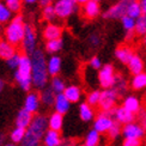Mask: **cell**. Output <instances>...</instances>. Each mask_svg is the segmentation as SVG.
<instances>
[{
	"instance_id": "cell-1",
	"label": "cell",
	"mask_w": 146,
	"mask_h": 146,
	"mask_svg": "<svg viewBox=\"0 0 146 146\" xmlns=\"http://www.w3.org/2000/svg\"><path fill=\"white\" fill-rule=\"evenodd\" d=\"M31 65H33V86L43 90L47 88L48 84V60L46 58L44 50L38 49L36 50L31 56Z\"/></svg>"
},
{
	"instance_id": "cell-2",
	"label": "cell",
	"mask_w": 146,
	"mask_h": 146,
	"mask_svg": "<svg viewBox=\"0 0 146 146\" xmlns=\"http://www.w3.org/2000/svg\"><path fill=\"white\" fill-rule=\"evenodd\" d=\"M48 129V117L44 115H35L31 125L27 128V134L22 146H38Z\"/></svg>"
},
{
	"instance_id": "cell-3",
	"label": "cell",
	"mask_w": 146,
	"mask_h": 146,
	"mask_svg": "<svg viewBox=\"0 0 146 146\" xmlns=\"http://www.w3.org/2000/svg\"><path fill=\"white\" fill-rule=\"evenodd\" d=\"M15 80L23 91H30L33 86V65L31 58L22 54L21 64L15 71Z\"/></svg>"
},
{
	"instance_id": "cell-4",
	"label": "cell",
	"mask_w": 146,
	"mask_h": 146,
	"mask_svg": "<svg viewBox=\"0 0 146 146\" xmlns=\"http://www.w3.org/2000/svg\"><path fill=\"white\" fill-rule=\"evenodd\" d=\"M25 25L24 23V18L21 15H17L12 18V21L6 24L5 30H4V35H5V40L10 42L11 44L19 46L22 44L24 35H25Z\"/></svg>"
},
{
	"instance_id": "cell-5",
	"label": "cell",
	"mask_w": 146,
	"mask_h": 146,
	"mask_svg": "<svg viewBox=\"0 0 146 146\" xmlns=\"http://www.w3.org/2000/svg\"><path fill=\"white\" fill-rule=\"evenodd\" d=\"M132 1L134 0H117L110 7H108V10L103 12L102 17L109 21H121L125 16H127V10Z\"/></svg>"
},
{
	"instance_id": "cell-6",
	"label": "cell",
	"mask_w": 146,
	"mask_h": 146,
	"mask_svg": "<svg viewBox=\"0 0 146 146\" xmlns=\"http://www.w3.org/2000/svg\"><path fill=\"white\" fill-rule=\"evenodd\" d=\"M117 73L115 71V67L113 64H104L103 67L98 71L97 74V80H98L100 86L103 90L107 89H113L115 80H116Z\"/></svg>"
},
{
	"instance_id": "cell-7",
	"label": "cell",
	"mask_w": 146,
	"mask_h": 146,
	"mask_svg": "<svg viewBox=\"0 0 146 146\" xmlns=\"http://www.w3.org/2000/svg\"><path fill=\"white\" fill-rule=\"evenodd\" d=\"M22 48L24 50V54L31 56L38 49L37 48V35L33 25L27 24L25 25V35H24V38L22 42Z\"/></svg>"
},
{
	"instance_id": "cell-8",
	"label": "cell",
	"mask_w": 146,
	"mask_h": 146,
	"mask_svg": "<svg viewBox=\"0 0 146 146\" xmlns=\"http://www.w3.org/2000/svg\"><path fill=\"white\" fill-rule=\"evenodd\" d=\"M120 95L115 91L114 89H107V90H102L101 94V101H100V109L101 111H111L116 108L117 101H119Z\"/></svg>"
},
{
	"instance_id": "cell-9",
	"label": "cell",
	"mask_w": 146,
	"mask_h": 146,
	"mask_svg": "<svg viewBox=\"0 0 146 146\" xmlns=\"http://www.w3.org/2000/svg\"><path fill=\"white\" fill-rule=\"evenodd\" d=\"M53 5L55 9L56 17L60 19H66L71 17L78 10V4L76 0H56Z\"/></svg>"
},
{
	"instance_id": "cell-10",
	"label": "cell",
	"mask_w": 146,
	"mask_h": 146,
	"mask_svg": "<svg viewBox=\"0 0 146 146\" xmlns=\"http://www.w3.org/2000/svg\"><path fill=\"white\" fill-rule=\"evenodd\" d=\"M115 123V120L111 115V111H101L94 120V129L97 131L100 134H106L109 132Z\"/></svg>"
},
{
	"instance_id": "cell-11",
	"label": "cell",
	"mask_w": 146,
	"mask_h": 146,
	"mask_svg": "<svg viewBox=\"0 0 146 146\" xmlns=\"http://www.w3.org/2000/svg\"><path fill=\"white\" fill-rule=\"evenodd\" d=\"M146 135V129L138 122H132L122 126V137L125 139H139L143 140Z\"/></svg>"
},
{
	"instance_id": "cell-12",
	"label": "cell",
	"mask_w": 146,
	"mask_h": 146,
	"mask_svg": "<svg viewBox=\"0 0 146 146\" xmlns=\"http://www.w3.org/2000/svg\"><path fill=\"white\" fill-rule=\"evenodd\" d=\"M111 115L115 120V122H117L122 126L135 122V120H137V115L132 114L131 111L127 110V109H125L122 106L116 107L114 110H111Z\"/></svg>"
},
{
	"instance_id": "cell-13",
	"label": "cell",
	"mask_w": 146,
	"mask_h": 146,
	"mask_svg": "<svg viewBox=\"0 0 146 146\" xmlns=\"http://www.w3.org/2000/svg\"><path fill=\"white\" fill-rule=\"evenodd\" d=\"M135 52L132 49L131 46H127V44H122V46H119L116 49L114 50V56L116 58V60L119 62L123 64V65H128V62L132 60V58L134 56Z\"/></svg>"
},
{
	"instance_id": "cell-14",
	"label": "cell",
	"mask_w": 146,
	"mask_h": 146,
	"mask_svg": "<svg viewBox=\"0 0 146 146\" xmlns=\"http://www.w3.org/2000/svg\"><path fill=\"white\" fill-rule=\"evenodd\" d=\"M122 107L125 109H127L128 111H131L132 114H134V115H138L143 110L141 101L135 95H127L122 101Z\"/></svg>"
},
{
	"instance_id": "cell-15",
	"label": "cell",
	"mask_w": 146,
	"mask_h": 146,
	"mask_svg": "<svg viewBox=\"0 0 146 146\" xmlns=\"http://www.w3.org/2000/svg\"><path fill=\"white\" fill-rule=\"evenodd\" d=\"M41 97L37 92H29L25 97V101H24V109L28 110L29 113L35 114L37 113V110L40 109L41 106Z\"/></svg>"
},
{
	"instance_id": "cell-16",
	"label": "cell",
	"mask_w": 146,
	"mask_h": 146,
	"mask_svg": "<svg viewBox=\"0 0 146 146\" xmlns=\"http://www.w3.org/2000/svg\"><path fill=\"white\" fill-rule=\"evenodd\" d=\"M127 68H128V72L132 76H137L145 72V61L140 54L139 53L134 54V56L132 58V60L127 65Z\"/></svg>"
},
{
	"instance_id": "cell-17",
	"label": "cell",
	"mask_w": 146,
	"mask_h": 146,
	"mask_svg": "<svg viewBox=\"0 0 146 146\" xmlns=\"http://www.w3.org/2000/svg\"><path fill=\"white\" fill-rule=\"evenodd\" d=\"M120 22H121V25H122V29L125 31V40L131 41L135 36L137 21L133 19V18H131V17H128V16H125Z\"/></svg>"
},
{
	"instance_id": "cell-18",
	"label": "cell",
	"mask_w": 146,
	"mask_h": 146,
	"mask_svg": "<svg viewBox=\"0 0 146 146\" xmlns=\"http://www.w3.org/2000/svg\"><path fill=\"white\" fill-rule=\"evenodd\" d=\"M43 38L46 41H52V40H58L61 38L62 35V28L54 23H48L43 29Z\"/></svg>"
},
{
	"instance_id": "cell-19",
	"label": "cell",
	"mask_w": 146,
	"mask_h": 146,
	"mask_svg": "<svg viewBox=\"0 0 146 146\" xmlns=\"http://www.w3.org/2000/svg\"><path fill=\"white\" fill-rule=\"evenodd\" d=\"M83 15L86 17L88 19H95L101 15V5L100 3H96L94 0H91L88 4L83 6Z\"/></svg>"
},
{
	"instance_id": "cell-20",
	"label": "cell",
	"mask_w": 146,
	"mask_h": 146,
	"mask_svg": "<svg viewBox=\"0 0 146 146\" xmlns=\"http://www.w3.org/2000/svg\"><path fill=\"white\" fill-rule=\"evenodd\" d=\"M33 120H34V115L23 108L18 111L17 116H16V127H21V128L27 129L28 127L31 125Z\"/></svg>"
},
{
	"instance_id": "cell-21",
	"label": "cell",
	"mask_w": 146,
	"mask_h": 146,
	"mask_svg": "<svg viewBox=\"0 0 146 146\" xmlns=\"http://www.w3.org/2000/svg\"><path fill=\"white\" fill-rule=\"evenodd\" d=\"M16 54H17V49L13 44H11L6 40H0V59L7 61L9 59H11Z\"/></svg>"
},
{
	"instance_id": "cell-22",
	"label": "cell",
	"mask_w": 146,
	"mask_h": 146,
	"mask_svg": "<svg viewBox=\"0 0 146 146\" xmlns=\"http://www.w3.org/2000/svg\"><path fill=\"white\" fill-rule=\"evenodd\" d=\"M79 117L84 122H90V121L95 120V109L88 104L86 102H83L79 104Z\"/></svg>"
},
{
	"instance_id": "cell-23",
	"label": "cell",
	"mask_w": 146,
	"mask_h": 146,
	"mask_svg": "<svg viewBox=\"0 0 146 146\" xmlns=\"http://www.w3.org/2000/svg\"><path fill=\"white\" fill-rule=\"evenodd\" d=\"M62 141L64 140L61 138L60 132L53 131V129H48L47 133L44 134V138H43L44 146H60Z\"/></svg>"
},
{
	"instance_id": "cell-24",
	"label": "cell",
	"mask_w": 146,
	"mask_h": 146,
	"mask_svg": "<svg viewBox=\"0 0 146 146\" xmlns=\"http://www.w3.org/2000/svg\"><path fill=\"white\" fill-rule=\"evenodd\" d=\"M82 89L78 86V85H68L66 86L65 91H64V95L65 97L67 98L71 103H77L80 101L82 98Z\"/></svg>"
},
{
	"instance_id": "cell-25",
	"label": "cell",
	"mask_w": 146,
	"mask_h": 146,
	"mask_svg": "<svg viewBox=\"0 0 146 146\" xmlns=\"http://www.w3.org/2000/svg\"><path fill=\"white\" fill-rule=\"evenodd\" d=\"M71 108V102L66 98L64 94H60V95H56V98H55V103H54V109L55 111L61 114V115H65L70 110Z\"/></svg>"
},
{
	"instance_id": "cell-26",
	"label": "cell",
	"mask_w": 146,
	"mask_h": 146,
	"mask_svg": "<svg viewBox=\"0 0 146 146\" xmlns=\"http://www.w3.org/2000/svg\"><path fill=\"white\" fill-rule=\"evenodd\" d=\"M48 73H49L50 77H56L60 71H61V65H62V61H61V58L59 55H52L49 59H48Z\"/></svg>"
},
{
	"instance_id": "cell-27",
	"label": "cell",
	"mask_w": 146,
	"mask_h": 146,
	"mask_svg": "<svg viewBox=\"0 0 146 146\" xmlns=\"http://www.w3.org/2000/svg\"><path fill=\"white\" fill-rule=\"evenodd\" d=\"M129 85H131V89L134 91L145 90L146 89V72H143L137 76H132Z\"/></svg>"
},
{
	"instance_id": "cell-28",
	"label": "cell",
	"mask_w": 146,
	"mask_h": 146,
	"mask_svg": "<svg viewBox=\"0 0 146 146\" xmlns=\"http://www.w3.org/2000/svg\"><path fill=\"white\" fill-rule=\"evenodd\" d=\"M64 125V115L59 114L56 111H54L49 117H48V126H49V129L60 132L62 128Z\"/></svg>"
},
{
	"instance_id": "cell-29",
	"label": "cell",
	"mask_w": 146,
	"mask_h": 146,
	"mask_svg": "<svg viewBox=\"0 0 146 146\" xmlns=\"http://www.w3.org/2000/svg\"><path fill=\"white\" fill-rule=\"evenodd\" d=\"M64 47V41L62 38L58 40H52V41H46L44 44V52L52 55H56V53H59Z\"/></svg>"
},
{
	"instance_id": "cell-30",
	"label": "cell",
	"mask_w": 146,
	"mask_h": 146,
	"mask_svg": "<svg viewBox=\"0 0 146 146\" xmlns=\"http://www.w3.org/2000/svg\"><path fill=\"white\" fill-rule=\"evenodd\" d=\"M40 97H41V102L43 103L44 106H54L55 98H56V94L52 90L50 86H48L42 90V92L40 94Z\"/></svg>"
},
{
	"instance_id": "cell-31",
	"label": "cell",
	"mask_w": 146,
	"mask_h": 146,
	"mask_svg": "<svg viewBox=\"0 0 146 146\" xmlns=\"http://www.w3.org/2000/svg\"><path fill=\"white\" fill-rule=\"evenodd\" d=\"M101 143V134L94 128L88 132L84 139V146H100Z\"/></svg>"
},
{
	"instance_id": "cell-32",
	"label": "cell",
	"mask_w": 146,
	"mask_h": 146,
	"mask_svg": "<svg viewBox=\"0 0 146 146\" xmlns=\"http://www.w3.org/2000/svg\"><path fill=\"white\" fill-rule=\"evenodd\" d=\"M113 89L116 91V92L122 96L127 92V90H128V82L126 80V78L122 76V74H117L116 76V80H115V84Z\"/></svg>"
},
{
	"instance_id": "cell-33",
	"label": "cell",
	"mask_w": 146,
	"mask_h": 146,
	"mask_svg": "<svg viewBox=\"0 0 146 146\" xmlns=\"http://www.w3.org/2000/svg\"><path fill=\"white\" fill-rule=\"evenodd\" d=\"M127 16L133 18V19H139L141 16H143V11L140 7V4H139L138 0H134L132 1L128 6V10H127Z\"/></svg>"
},
{
	"instance_id": "cell-34",
	"label": "cell",
	"mask_w": 146,
	"mask_h": 146,
	"mask_svg": "<svg viewBox=\"0 0 146 146\" xmlns=\"http://www.w3.org/2000/svg\"><path fill=\"white\" fill-rule=\"evenodd\" d=\"M12 18H13V13H12L7 6L0 0V23L9 24L12 21Z\"/></svg>"
},
{
	"instance_id": "cell-35",
	"label": "cell",
	"mask_w": 146,
	"mask_h": 146,
	"mask_svg": "<svg viewBox=\"0 0 146 146\" xmlns=\"http://www.w3.org/2000/svg\"><path fill=\"white\" fill-rule=\"evenodd\" d=\"M27 134V129L25 128H21V127H16L15 129H12L11 134H10V139L13 144H22L24 138Z\"/></svg>"
},
{
	"instance_id": "cell-36",
	"label": "cell",
	"mask_w": 146,
	"mask_h": 146,
	"mask_svg": "<svg viewBox=\"0 0 146 146\" xmlns=\"http://www.w3.org/2000/svg\"><path fill=\"white\" fill-rule=\"evenodd\" d=\"M49 86L52 88V90L55 92L56 95H60V94H64V91L66 89V84L64 82V79H61L60 77H53L52 80H50V85Z\"/></svg>"
},
{
	"instance_id": "cell-37",
	"label": "cell",
	"mask_w": 146,
	"mask_h": 146,
	"mask_svg": "<svg viewBox=\"0 0 146 146\" xmlns=\"http://www.w3.org/2000/svg\"><path fill=\"white\" fill-rule=\"evenodd\" d=\"M101 90H92L86 95V103L91 107H98L101 101Z\"/></svg>"
},
{
	"instance_id": "cell-38",
	"label": "cell",
	"mask_w": 146,
	"mask_h": 146,
	"mask_svg": "<svg viewBox=\"0 0 146 146\" xmlns=\"http://www.w3.org/2000/svg\"><path fill=\"white\" fill-rule=\"evenodd\" d=\"M3 3L10 9L12 13H19L23 7V0H3Z\"/></svg>"
},
{
	"instance_id": "cell-39",
	"label": "cell",
	"mask_w": 146,
	"mask_h": 146,
	"mask_svg": "<svg viewBox=\"0 0 146 146\" xmlns=\"http://www.w3.org/2000/svg\"><path fill=\"white\" fill-rule=\"evenodd\" d=\"M42 17L43 19L47 22H53L56 18V13H55V9H54V5H49L46 6V7L42 9Z\"/></svg>"
},
{
	"instance_id": "cell-40",
	"label": "cell",
	"mask_w": 146,
	"mask_h": 146,
	"mask_svg": "<svg viewBox=\"0 0 146 146\" xmlns=\"http://www.w3.org/2000/svg\"><path fill=\"white\" fill-rule=\"evenodd\" d=\"M88 43L92 49H97L102 44V36L98 33H92L89 35L88 37Z\"/></svg>"
},
{
	"instance_id": "cell-41",
	"label": "cell",
	"mask_w": 146,
	"mask_h": 146,
	"mask_svg": "<svg viewBox=\"0 0 146 146\" xmlns=\"http://www.w3.org/2000/svg\"><path fill=\"white\" fill-rule=\"evenodd\" d=\"M135 35L139 36V37H144V36H146V21H145L144 16H141L139 19H137Z\"/></svg>"
},
{
	"instance_id": "cell-42",
	"label": "cell",
	"mask_w": 146,
	"mask_h": 146,
	"mask_svg": "<svg viewBox=\"0 0 146 146\" xmlns=\"http://www.w3.org/2000/svg\"><path fill=\"white\" fill-rule=\"evenodd\" d=\"M107 135L109 139H111V140H115V139H117L120 135H122V127H121V125L115 122L114 126L107 133Z\"/></svg>"
},
{
	"instance_id": "cell-43",
	"label": "cell",
	"mask_w": 146,
	"mask_h": 146,
	"mask_svg": "<svg viewBox=\"0 0 146 146\" xmlns=\"http://www.w3.org/2000/svg\"><path fill=\"white\" fill-rule=\"evenodd\" d=\"M21 59H22V54L21 53H17L16 55H13L11 59H9L7 61H6V64H7V66H9V68L17 70L18 66H19V64H21Z\"/></svg>"
},
{
	"instance_id": "cell-44",
	"label": "cell",
	"mask_w": 146,
	"mask_h": 146,
	"mask_svg": "<svg viewBox=\"0 0 146 146\" xmlns=\"http://www.w3.org/2000/svg\"><path fill=\"white\" fill-rule=\"evenodd\" d=\"M89 65H90V67L92 68V70H96V71H100L102 67H103V62H102V60L100 56H92L90 59V61H89Z\"/></svg>"
},
{
	"instance_id": "cell-45",
	"label": "cell",
	"mask_w": 146,
	"mask_h": 146,
	"mask_svg": "<svg viewBox=\"0 0 146 146\" xmlns=\"http://www.w3.org/2000/svg\"><path fill=\"white\" fill-rule=\"evenodd\" d=\"M122 146H143V140H139V139H123Z\"/></svg>"
},
{
	"instance_id": "cell-46",
	"label": "cell",
	"mask_w": 146,
	"mask_h": 146,
	"mask_svg": "<svg viewBox=\"0 0 146 146\" xmlns=\"http://www.w3.org/2000/svg\"><path fill=\"white\" fill-rule=\"evenodd\" d=\"M137 120H138V123L140 126H143L144 128L146 129V110L143 109V110L137 115Z\"/></svg>"
},
{
	"instance_id": "cell-47",
	"label": "cell",
	"mask_w": 146,
	"mask_h": 146,
	"mask_svg": "<svg viewBox=\"0 0 146 146\" xmlns=\"http://www.w3.org/2000/svg\"><path fill=\"white\" fill-rule=\"evenodd\" d=\"M53 0H38V4L42 6V7H46V6H49L53 5Z\"/></svg>"
},
{
	"instance_id": "cell-48",
	"label": "cell",
	"mask_w": 146,
	"mask_h": 146,
	"mask_svg": "<svg viewBox=\"0 0 146 146\" xmlns=\"http://www.w3.org/2000/svg\"><path fill=\"white\" fill-rule=\"evenodd\" d=\"M140 4V7L143 11V16H146V0H138Z\"/></svg>"
},
{
	"instance_id": "cell-49",
	"label": "cell",
	"mask_w": 146,
	"mask_h": 146,
	"mask_svg": "<svg viewBox=\"0 0 146 146\" xmlns=\"http://www.w3.org/2000/svg\"><path fill=\"white\" fill-rule=\"evenodd\" d=\"M60 146H77V144L73 140H64Z\"/></svg>"
},
{
	"instance_id": "cell-50",
	"label": "cell",
	"mask_w": 146,
	"mask_h": 146,
	"mask_svg": "<svg viewBox=\"0 0 146 146\" xmlns=\"http://www.w3.org/2000/svg\"><path fill=\"white\" fill-rule=\"evenodd\" d=\"M89 1H91V0H76V3L78 4V5H85V4H88Z\"/></svg>"
},
{
	"instance_id": "cell-51",
	"label": "cell",
	"mask_w": 146,
	"mask_h": 146,
	"mask_svg": "<svg viewBox=\"0 0 146 146\" xmlns=\"http://www.w3.org/2000/svg\"><path fill=\"white\" fill-rule=\"evenodd\" d=\"M25 4H29V5H33V4H35V3H37L38 0H23Z\"/></svg>"
},
{
	"instance_id": "cell-52",
	"label": "cell",
	"mask_w": 146,
	"mask_h": 146,
	"mask_svg": "<svg viewBox=\"0 0 146 146\" xmlns=\"http://www.w3.org/2000/svg\"><path fill=\"white\" fill-rule=\"evenodd\" d=\"M4 86H5V82L1 78H0V94H1V91L4 90Z\"/></svg>"
},
{
	"instance_id": "cell-53",
	"label": "cell",
	"mask_w": 146,
	"mask_h": 146,
	"mask_svg": "<svg viewBox=\"0 0 146 146\" xmlns=\"http://www.w3.org/2000/svg\"><path fill=\"white\" fill-rule=\"evenodd\" d=\"M141 43H143L144 48L146 49V36H144V37H143V40H141Z\"/></svg>"
},
{
	"instance_id": "cell-54",
	"label": "cell",
	"mask_w": 146,
	"mask_h": 146,
	"mask_svg": "<svg viewBox=\"0 0 146 146\" xmlns=\"http://www.w3.org/2000/svg\"><path fill=\"white\" fill-rule=\"evenodd\" d=\"M4 30H5V28L3 27V24H1V23H0V36H1V34L4 33Z\"/></svg>"
},
{
	"instance_id": "cell-55",
	"label": "cell",
	"mask_w": 146,
	"mask_h": 146,
	"mask_svg": "<svg viewBox=\"0 0 146 146\" xmlns=\"http://www.w3.org/2000/svg\"><path fill=\"white\" fill-rule=\"evenodd\" d=\"M4 146H16V144H13V143H9V144H5Z\"/></svg>"
},
{
	"instance_id": "cell-56",
	"label": "cell",
	"mask_w": 146,
	"mask_h": 146,
	"mask_svg": "<svg viewBox=\"0 0 146 146\" xmlns=\"http://www.w3.org/2000/svg\"><path fill=\"white\" fill-rule=\"evenodd\" d=\"M1 141H3V135H0V144H1Z\"/></svg>"
},
{
	"instance_id": "cell-57",
	"label": "cell",
	"mask_w": 146,
	"mask_h": 146,
	"mask_svg": "<svg viewBox=\"0 0 146 146\" xmlns=\"http://www.w3.org/2000/svg\"><path fill=\"white\" fill-rule=\"evenodd\" d=\"M94 1H96V3H101L102 0H94Z\"/></svg>"
},
{
	"instance_id": "cell-58",
	"label": "cell",
	"mask_w": 146,
	"mask_h": 146,
	"mask_svg": "<svg viewBox=\"0 0 146 146\" xmlns=\"http://www.w3.org/2000/svg\"><path fill=\"white\" fill-rule=\"evenodd\" d=\"M144 17H145V21H146V16H144Z\"/></svg>"
}]
</instances>
